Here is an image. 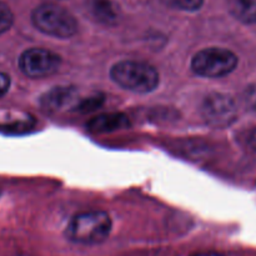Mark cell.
<instances>
[{
    "label": "cell",
    "instance_id": "obj_2",
    "mask_svg": "<svg viewBox=\"0 0 256 256\" xmlns=\"http://www.w3.org/2000/svg\"><path fill=\"white\" fill-rule=\"evenodd\" d=\"M112 218L105 212H85L75 215L66 228V236L72 242L95 245L105 242L112 232Z\"/></svg>",
    "mask_w": 256,
    "mask_h": 256
},
{
    "label": "cell",
    "instance_id": "obj_5",
    "mask_svg": "<svg viewBox=\"0 0 256 256\" xmlns=\"http://www.w3.org/2000/svg\"><path fill=\"white\" fill-rule=\"evenodd\" d=\"M62 65V58L52 50L32 48L20 55L19 68L32 79H42L55 74Z\"/></svg>",
    "mask_w": 256,
    "mask_h": 256
},
{
    "label": "cell",
    "instance_id": "obj_10",
    "mask_svg": "<svg viewBox=\"0 0 256 256\" xmlns=\"http://www.w3.org/2000/svg\"><path fill=\"white\" fill-rule=\"evenodd\" d=\"M92 12L95 16L106 24L116 22L119 16V10L118 6L112 0H95L92 5Z\"/></svg>",
    "mask_w": 256,
    "mask_h": 256
},
{
    "label": "cell",
    "instance_id": "obj_16",
    "mask_svg": "<svg viewBox=\"0 0 256 256\" xmlns=\"http://www.w3.org/2000/svg\"><path fill=\"white\" fill-rule=\"evenodd\" d=\"M192 256H224V255L218 254V252H200V254H195Z\"/></svg>",
    "mask_w": 256,
    "mask_h": 256
},
{
    "label": "cell",
    "instance_id": "obj_15",
    "mask_svg": "<svg viewBox=\"0 0 256 256\" xmlns=\"http://www.w3.org/2000/svg\"><path fill=\"white\" fill-rule=\"evenodd\" d=\"M248 142H249L250 148L256 152V129H254L252 132H250L249 138H248Z\"/></svg>",
    "mask_w": 256,
    "mask_h": 256
},
{
    "label": "cell",
    "instance_id": "obj_8",
    "mask_svg": "<svg viewBox=\"0 0 256 256\" xmlns=\"http://www.w3.org/2000/svg\"><path fill=\"white\" fill-rule=\"evenodd\" d=\"M229 10L239 22L256 24V0H229Z\"/></svg>",
    "mask_w": 256,
    "mask_h": 256
},
{
    "label": "cell",
    "instance_id": "obj_11",
    "mask_svg": "<svg viewBox=\"0 0 256 256\" xmlns=\"http://www.w3.org/2000/svg\"><path fill=\"white\" fill-rule=\"evenodd\" d=\"M165 5L184 12H196L204 4V0H162Z\"/></svg>",
    "mask_w": 256,
    "mask_h": 256
},
{
    "label": "cell",
    "instance_id": "obj_13",
    "mask_svg": "<svg viewBox=\"0 0 256 256\" xmlns=\"http://www.w3.org/2000/svg\"><path fill=\"white\" fill-rule=\"evenodd\" d=\"M242 100L246 108L256 112V84L249 85L242 94Z\"/></svg>",
    "mask_w": 256,
    "mask_h": 256
},
{
    "label": "cell",
    "instance_id": "obj_14",
    "mask_svg": "<svg viewBox=\"0 0 256 256\" xmlns=\"http://www.w3.org/2000/svg\"><path fill=\"white\" fill-rule=\"evenodd\" d=\"M10 88V78L5 72H0V98L4 96Z\"/></svg>",
    "mask_w": 256,
    "mask_h": 256
},
{
    "label": "cell",
    "instance_id": "obj_12",
    "mask_svg": "<svg viewBox=\"0 0 256 256\" xmlns=\"http://www.w3.org/2000/svg\"><path fill=\"white\" fill-rule=\"evenodd\" d=\"M14 22V16L10 10V8L6 4L0 2V35L4 34L5 32L10 29Z\"/></svg>",
    "mask_w": 256,
    "mask_h": 256
},
{
    "label": "cell",
    "instance_id": "obj_9",
    "mask_svg": "<svg viewBox=\"0 0 256 256\" xmlns=\"http://www.w3.org/2000/svg\"><path fill=\"white\" fill-rule=\"evenodd\" d=\"M74 99V90L68 88H56V89L48 92L42 96V104L49 110H59L65 105H69Z\"/></svg>",
    "mask_w": 256,
    "mask_h": 256
},
{
    "label": "cell",
    "instance_id": "obj_1",
    "mask_svg": "<svg viewBox=\"0 0 256 256\" xmlns=\"http://www.w3.org/2000/svg\"><path fill=\"white\" fill-rule=\"evenodd\" d=\"M110 76L115 84L129 92L146 94L159 85V72L152 65L135 60H122L110 70Z\"/></svg>",
    "mask_w": 256,
    "mask_h": 256
},
{
    "label": "cell",
    "instance_id": "obj_3",
    "mask_svg": "<svg viewBox=\"0 0 256 256\" xmlns=\"http://www.w3.org/2000/svg\"><path fill=\"white\" fill-rule=\"evenodd\" d=\"M32 22L39 32L59 39H69L78 32L75 18L56 4H42L35 8Z\"/></svg>",
    "mask_w": 256,
    "mask_h": 256
},
{
    "label": "cell",
    "instance_id": "obj_7",
    "mask_svg": "<svg viewBox=\"0 0 256 256\" xmlns=\"http://www.w3.org/2000/svg\"><path fill=\"white\" fill-rule=\"evenodd\" d=\"M130 122L126 115L120 112H110L94 118L88 124V129L94 132H108L114 130L124 129L129 126Z\"/></svg>",
    "mask_w": 256,
    "mask_h": 256
},
{
    "label": "cell",
    "instance_id": "obj_4",
    "mask_svg": "<svg viewBox=\"0 0 256 256\" xmlns=\"http://www.w3.org/2000/svg\"><path fill=\"white\" fill-rule=\"evenodd\" d=\"M236 54L224 48H206L192 56V70L202 78H222L234 72L236 68Z\"/></svg>",
    "mask_w": 256,
    "mask_h": 256
},
{
    "label": "cell",
    "instance_id": "obj_6",
    "mask_svg": "<svg viewBox=\"0 0 256 256\" xmlns=\"http://www.w3.org/2000/svg\"><path fill=\"white\" fill-rule=\"evenodd\" d=\"M202 112L209 125L226 128L236 119L238 108L232 96L222 92H212L205 98Z\"/></svg>",
    "mask_w": 256,
    "mask_h": 256
}]
</instances>
